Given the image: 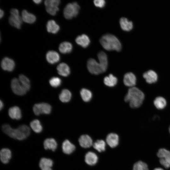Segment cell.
I'll return each mask as SVG.
<instances>
[{
    "label": "cell",
    "mask_w": 170,
    "mask_h": 170,
    "mask_svg": "<svg viewBox=\"0 0 170 170\" xmlns=\"http://www.w3.org/2000/svg\"><path fill=\"white\" fill-rule=\"evenodd\" d=\"M49 82L52 87L56 88L60 86L62 81L60 78L58 77H53L50 79Z\"/></svg>",
    "instance_id": "obj_38"
},
{
    "label": "cell",
    "mask_w": 170,
    "mask_h": 170,
    "mask_svg": "<svg viewBox=\"0 0 170 170\" xmlns=\"http://www.w3.org/2000/svg\"><path fill=\"white\" fill-rule=\"evenodd\" d=\"M2 130L10 137L19 140L26 139L30 134V128L25 125H21L15 129L12 128L9 124H5L2 126Z\"/></svg>",
    "instance_id": "obj_1"
},
{
    "label": "cell",
    "mask_w": 170,
    "mask_h": 170,
    "mask_svg": "<svg viewBox=\"0 0 170 170\" xmlns=\"http://www.w3.org/2000/svg\"><path fill=\"white\" fill-rule=\"evenodd\" d=\"M123 81L125 86L131 88L134 87L136 84V77L132 72L127 73L124 75Z\"/></svg>",
    "instance_id": "obj_12"
},
{
    "label": "cell",
    "mask_w": 170,
    "mask_h": 170,
    "mask_svg": "<svg viewBox=\"0 0 170 170\" xmlns=\"http://www.w3.org/2000/svg\"><path fill=\"white\" fill-rule=\"evenodd\" d=\"M3 106H4V105H3V102L1 100H0V108L1 110L2 109H3Z\"/></svg>",
    "instance_id": "obj_42"
},
{
    "label": "cell",
    "mask_w": 170,
    "mask_h": 170,
    "mask_svg": "<svg viewBox=\"0 0 170 170\" xmlns=\"http://www.w3.org/2000/svg\"><path fill=\"white\" fill-rule=\"evenodd\" d=\"M11 87L13 92L16 94L20 96L25 95L27 91L16 78H13L11 82Z\"/></svg>",
    "instance_id": "obj_10"
},
{
    "label": "cell",
    "mask_w": 170,
    "mask_h": 170,
    "mask_svg": "<svg viewBox=\"0 0 170 170\" xmlns=\"http://www.w3.org/2000/svg\"><path fill=\"white\" fill-rule=\"evenodd\" d=\"M30 126L32 130L37 133H39L42 130V127L40 122L38 119H35L30 123Z\"/></svg>",
    "instance_id": "obj_33"
},
{
    "label": "cell",
    "mask_w": 170,
    "mask_h": 170,
    "mask_svg": "<svg viewBox=\"0 0 170 170\" xmlns=\"http://www.w3.org/2000/svg\"><path fill=\"white\" fill-rule=\"evenodd\" d=\"M80 93L82 99L85 102H89L92 99V93L89 90L87 89L82 88Z\"/></svg>",
    "instance_id": "obj_35"
},
{
    "label": "cell",
    "mask_w": 170,
    "mask_h": 170,
    "mask_svg": "<svg viewBox=\"0 0 170 170\" xmlns=\"http://www.w3.org/2000/svg\"><path fill=\"white\" fill-rule=\"evenodd\" d=\"M117 82V78L112 74H110L108 76H105L104 79V82L107 86L113 87L115 86Z\"/></svg>",
    "instance_id": "obj_32"
},
{
    "label": "cell",
    "mask_w": 170,
    "mask_h": 170,
    "mask_svg": "<svg viewBox=\"0 0 170 170\" xmlns=\"http://www.w3.org/2000/svg\"><path fill=\"white\" fill-rule=\"evenodd\" d=\"M19 80L24 88L27 91L30 88V82L29 79L25 76L21 74L19 75Z\"/></svg>",
    "instance_id": "obj_34"
},
{
    "label": "cell",
    "mask_w": 170,
    "mask_h": 170,
    "mask_svg": "<svg viewBox=\"0 0 170 170\" xmlns=\"http://www.w3.org/2000/svg\"><path fill=\"white\" fill-rule=\"evenodd\" d=\"M119 23L121 28L124 31H129L133 28L132 22L129 21L126 18H121L120 20Z\"/></svg>",
    "instance_id": "obj_28"
},
{
    "label": "cell",
    "mask_w": 170,
    "mask_h": 170,
    "mask_svg": "<svg viewBox=\"0 0 170 170\" xmlns=\"http://www.w3.org/2000/svg\"><path fill=\"white\" fill-rule=\"evenodd\" d=\"M46 28L48 32L53 34L57 33L60 29L59 25L54 20H50L48 21L46 25Z\"/></svg>",
    "instance_id": "obj_27"
},
{
    "label": "cell",
    "mask_w": 170,
    "mask_h": 170,
    "mask_svg": "<svg viewBox=\"0 0 170 170\" xmlns=\"http://www.w3.org/2000/svg\"><path fill=\"white\" fill-rule=\"evenodd\" d=\"M132 170H149L146 163L141 160L136 162L133 164Z\"/></svg>",
    "instance_id": "obj_36"
},
{
    "label": "cell",
    "mask_w": 170,
    "mask_h": 170,
    "mask_svg": "<svg viewBox=\"0 0 170 170\" xmlns=\"http://www.w3.org/2000/svg\"><path fill=\"white\" fill-rule=\"evenodd\" d=\"M58 73L63 76H67L70 73V69L69 66L65 63L60 64L57 67Z\"/></svg>",
    "instance_id": "obj_19"
},
{
    "label": "cell",
    "mask_w": 170,
    "mask_h": 170,
    "mask_svg": "<svg viewBox=\"0 0 170 170\" xmlns=\"http://www.w3.org/2000/svg\"><path fill=\"white\" fill-rule=\"evenodd\" d=\"M166 99L161 96L156 97L154 101V104L155 107L158 110L163 109L167 105Z\"/></svg>",
    "instance_id": "obj_30"
},
{
    "label": "cell",
    "mask_w": 170,
    "mask_h": 170,
    "mask_svg": "<svg viewBox=\"0 0 170 170\" xmlns=\"http://www.w3.org/2000/svg\"><path fill=\"white\" fill-rule=\"evenodd\" d=\"M169 133L170 134V126L169 128Z\"/></svg>",
    "instance_id": "obj_44"
},
{
    "label": "cell",
    "mask_w": 170,
    "mask_h": 170,
    "mask_svg": "<svg viewBox=\"0 0 170 170\" xmlns=\"http://www.w3.org/2000/svg\"><path fill=\"white\" fill-rule=\"evenodd\" d=\"M75 41L78 45L84 48L87 47L90 43V40L89 37L85 34L78 36Z\"/></svg>",
    "instance_id": "obj_21"
},
{
    "label": "cell",
    "mask_w": 170,
    "mask_h": 170,
    "mask_svg": "<svg viewBox=\"0 0 170 170\" xmlns=\"http://www.w3.org/2000/svg\"><path fill=\"white\" fill-rule=\"evenodd\" d=\"M98 160L97 155L93 152L89 151L86 155L85 158V162L88 164L93 166L95 164Z\"/></svg>",
    "instance_id": "obj_26"
},
{
    "label": "cell",
    "mask_w": 170,
    "mask_h": 170,
    "mask_svg": "<svg viewBox=\"0 0 170 170\" xmlns=\"http://www.w3.org/2000/svg\"><path fill=\"white\" fill-rule=\"evenodd\" d=\"M4 13L3 11L1 9L0 10V17L1 18L3 16L4 14Z\"/></svg>",
    "instance_id": "obj_41"
},
{
    "label": "cell",
    "mask_w": 170,
    "mask_h": 170,
    "mask_svg": "<svg viewBox=\"0 0 170 170\" xmlns=\"http://www.w3.org/2000/svg\"><path fill=\"white\" fill-rule=\"evenodd\" d=\"M1 65L3 70L8 71H12L15 66L14 61L12 59L7 57L3 59Z\"/></svg>",
    "instance_id": "obj_11"
},
{
    "label": "cell",
    "mask_w": 170,
    "mask_h": 170,
    "mask_svg": "<svg viewBox=\"0 0 170 170\" xmlns=\"http://www.w3.org/2000/svg\"><path fill=\"white\" fill-rule=\"evenodd\" d=\"M12 154L11 150L8 148H3L0 152V160L4 164L8 163L11 158Z\"/></svg>",
    "instance_id": "obj_20"
},
{
    "label": "cell",
    "mask_w": 170,
    "mask_h": 170,
    "mask_svg": "<svg viewBox=\"0 0 170 170\" xmlns=\"http://www.w3.org/2000/svg\"><path fill=\"white\" fill-rule=\"evenodd\" d=\"M47 61L51 64H54L58 62L60 59L59 54L56 52L51 50L48 51L46 54Z\"/></svg>",
    "instance_id": "obj_14"
},
{
    "label": "cell",
    "mask_w": 170,
    "mask_h": 170,
    "mask_svg": "<svg viewBox=\"0 0 170 170\" xmlns=\"http://www.w3.org/2000/svg\"><path fill=\"white\" fill-rule=\"evenodd\" d=\"M33 1L35 3L37 4H39L42 1V0H33Z\"/></svg>",
    "instance_id": "obj_40"
},
{
    "label": "cell",
    "mask_w": 170,
    "mask_h": 170,
    "mask_svg": "<svg viewBox=\"0 0 170 170\" xmlns=\"http://www.w3.org/2000/svg\"><path fill=\"white\" fill-rule=\"evenodd\" d=\"M153 170H164L161 167H156L154 168Z\"/></svg>",
    "instance_id": "obj_43"
},
{
    "label": "cell",
    "mask_w": 170,
    "mask_h": 170,
    "mask_svg": "<svg viewBox=\"0 0 170 170\" xmlns=\"http://www.w3.org/2000/svg\"><path fill=\"white\" fill-rule=\"evenodd\" d=\"M93 147L99 152L103 151L105 149V142L102 140H98L93 144Z\"/></svg>",
    "instance_id": "obj_37"
},
{
    "label": "cell",
    "mask_w": 170,
    "mask_h": 170,
    "mask_svg": "<svg viewBox=\"0 0 170 170\" xmlns=\"http://www.w3.org/2000/svg\"><path fill=\"white\" fill-rule=\"evenodd\" d=\"M98 57L104 72L106 71L108 66L107 56L104 52L101 51L98 54Z\"/></svg>",
    "instance_id": "obj_25"
},
{
    "label": "cell",
    "mask_w": 170,
    "mask_h": 170,
    "mask_svg": "<svg viewBox=\"0 0 170 170\" xmlns=\"http://www.w3.org/2000/svg\"><path fill=\"white\" fill-rule=\"evenodd\" d=\"M94 3L96 6L100 8L103 7L105 4V2L104 0H95Z\"/></svg>",
    "instance_id": "obj_39"
},
{
    "label": "cell",
    "mask_w": 170,
    "mask_h": 170,
    "mask_svg": "<svg viewBox=\"0 0 170 170\" xmlns=\"http://www.w3.org/2000/svg\"><path fill=\"white\" fill-rule=\"evenodd\" d=\"M87 67L89 72L93 74L98 75L103 73L100 64L94 59H89L87 63Z\"/></svg>",
    "instance_id": "obj_8"
},
{
    "label": "cell",
    "mask_w": 170,
    "mask_h": 170,
    "mask_svg": "<svg viewBox=\"0 0 170 170\" xmlns=\"http://www.w3.org/2000/svg\"><path fill=\"white\" fill-rule=\"evenodd\" d=\"M53 162L51 159L42 158L39 162V166L41 170H52Z\"/></svg>",
    "instance_id": "obj_16"
},
{
    "label": "cell",
    "mask_w": 170,
    "mask_h": 170,
    "mask_svg": "<svg viewBox=\"0 0 170 170\" xmlns=\"http://www.w3.org/2000/svg\"><path fill=\"white\" fill-rule=\"evenodd\" d=\"M62 148L64 153L69 155L72 153L75 150V146L68 140L66 139L63 142Z\"/></svg>",
    "instance_id": "obj_22"
},
{
    "label": "cell",
    "mask_w": 170,
    "mask_h": 170,
    "mask_svg": "<svg viewBox=\"0 0 170 170\" xmlns=\"http://www.w3.org/2000/svg\"><path fill=\"white\" fill-rule=\"evenodd\" d=\"M10 13V15L8 19L9 24L17 29H20L23 20L21 16L19 15L18 10L16 8H12Z\"/></svg>",
    "instance_id": "obj_6"
},
{
    "label": "cell",
    "mask_w": 170,
    "mask_h": 170,
    "mask_svg": "<svg viewBox=\"0 0 170 170\" xmlns=\"http://www.w3.org/2000/svg\"><path fill=\"white\" fill-rule=\"evenodd\" d=\"M144 93L139 88L134 87L129 89L124 97V101L128 102L131 107L136 108L139 107L144 99Z\"/></svg>",
    "instance_id": "obj_2"
},
{
    "label": "cell",
    "mask_w": 170,
    "mask_h": 170,
    "mask_svg": "<svg viewBox=\"0 0 170 170\" xmlns=\"http://www.w3.org/2000/svg\"><path fill=\"white\" fill-rule=\"evenodd\" d=\"M143 78L148 83L152 84L156 82L158 80V75L154 71L150 70L143 74Z\"/></svg>",
    "instance_id": "obj_13"
},
{
    "label": "cell",
    "mask_w": 170,
    "mask_h": 170,
    "mask_svg": "<svg viewBox=\"0 0 170 170\" xmlns=\"http://www.w3.org/2000/svg\"><path fill=\"white\" fill-rule=\"evenodd\" d=\"M106 142L110 147L114 148L116 147L118 144V136L116 133H110L107 136Z\"/></svg>",
    "instance_id": "obj_17"
},
{
    "label": "cell",
    "mask_w": 170,
    "mask_h": 170,
    "mask_svg": "<svg viewBox=\"0 0 170 170\" xmlns=\"http://www.w3.org/2000/svg\"><path fill=\"white\" fill-rule=\"evenodd\" d=\"M156 156L159 159V163L162 166L167 169L170 167L169 150L164 148H160L157 152Z\"/></svg>",
    "instance_id": "obj_5"
},
{
    "label": "cell",
    "mask_w": 170,
    "mask_h": 170,
    "mask_svg": "<svg viewBox=\"0 0 170 170\" xmlns=\"http://www.w3.org/2000/svg\"><path fill=\"white\" fill-rule=\"evenodd\" d=\"M21 17L23 21L29 24L33 23L36 20V16L26 10H23L22 11Z\"/></svg>",
    "instance_id": "obj_24"
},
{
    "label": "cell",
    "mask_w": 170,
    "mask_h": 170,
    "mask_svg": "<svg viewBox=\"0 0 170 170\" xmlns=\"http://www.w3.org/2000/svg\"><path fill=\"white\" fill-rule=\"evenodd\" d=\"M102 46L108 51H120L122 48L120 42L115 36L107 34L103 36L100 40Z\"/></svg>",
    "instance_id": "obj_3"
},
{
    "label": "cell",
    "mask_w": 170,
    "mask_h": 170,
    "mask_svg": "<svg viewBox=\"0 0 170 170\" xmlns=\"http://www.w3.org/2000/svg\"><path fill=\"white\" fill-rule=\"evenodd\" d=\"M60 0H46L44 1L47 12L50 15H55L59 11L58 6L60 3Z\"/></svg>",
    "instance_id": "obj_9"
},
{
    "label": "cell",
    "mask_w": 170,
    "mask_h": 170,
    "mask_svg": "<svg viewBox=\"0 0 170 170\" xmlns=\"http://www.w3.org/2000/svg\"><path fill=\"white\" fill-rule=\"evenodd\" d=\"M78 141L80 146L84 148L90 147L93 144L92 139L88 135H82L79 138Z\"/></svg>",
    "instance_id": "obj_18"
},
{
    "label": "cell",
    "mask_w": 170,
    "mask_h": 170,
    "mask_svg": "<svg viewBox=\"0 0 170 170\" xmlns=\"http://www.w3.org/2000/svg\"><path fill=\"white\" fill-rule=\"evenodd\" d=\"M72 45L70 42H64L59 45V49L61 53L65 54L71 52L72 49Z\"/></svg>",
    "instance_id": "obj_29"
},
{
    "label": "cell",
    "mask_w": 170,
    "mask_h": 170,
    "mask_svg": "<svg viewBox=\"0 0 170 170\" xmlns=\"http://www.w3.org/2000/svg\"><path fill=\"white\" fill-rule=\"evenodd\" d=\"M35 114L39 116L41 114H50L52 111V107L50 105L46 103H37L35 104L33 107Z\"/></svg>",
    "instance_id": "obj_7"
},
{
    "label": "cell",
    "mask_w": 170,
    "mask_h": 170,
    "mask_svg": "<svg viewBox=\"0 0 170 170\" xmlns=\"http://www.w3.org/2000/svg\"><path fill=\"white\" fill-rule=\"evenodd\" d=\"M71 94L67 89L62 90L59 95L60 100L62 102L67 103L69 102L71 99Z\"/></svg>",
    "instance_id": "obj_31"
},
{
    "label": "cell",
    "mask_w": 170,
    "mask_h": 170,
    "mask_svg": "<svg viewBox=\"0 0 170 170\" xmlns=\"http://www.w3.org/2000/svg\"><path fill=\"white\" fill-rule=\"evenodd\" d=\"M80 7L76 2L67 4L65 7L63 14L65 17L71 19L76 17L78 14Z\"/></svg>",
    "instance_id": "obj_4"
},
{
    "label": "cell",
    "mask_w": 170,
    "mask_h": 170,
    "mask_svg": "<svg viewBox=\"0 0 170 170\" xmlns=\"http://www.w3.org/2000/svg\"><path fill=\"white\" fill-rule=\"evenodd\" d=\"M43 146L45 150H51L52 151H54L57 148L58 144L54 139L47 138L44 140Z\"/></svg>",
    "instance_id": "obj_23"
},
{
    "label": "cell",
    "mask_w": 170,
    "mask_h": 170,
    "mask_svg": "<svg viewBox=\"0 0 170 170\" xmlns=\"http://www.w3.org/2000/svg\"><path fill=\"white\" fill-rule=\"evenodd\" d=\"M9 117L13 119L20 120L22 117V113L20 108L15 106L10 107L8 110Z\"/></svg>",
    "instance_id": "obj_15"
}]
</instances>
